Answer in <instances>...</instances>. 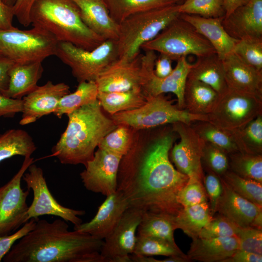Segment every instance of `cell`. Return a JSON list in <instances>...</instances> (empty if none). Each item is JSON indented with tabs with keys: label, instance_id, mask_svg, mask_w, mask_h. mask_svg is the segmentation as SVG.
Returning a JSON list of instances; mask_svg holds the SVG:
<instances>
[{
	"label": "cell",
	"instance_id": "6da1fadb",
	"mask_svg": "<svg viewBox=\"0 0 262 262\" xmlns=\"http://www.w3.org/2000/svg\"><path fill=\"white\" fill-rule=\"evenodd\" d=\"M177 135L172 124L135 130L117 175V190L129 208L174 216L182 208L178 195L189 178L174 167L169 158Z\"/></svg>",
	"mask_w": 262,
	"mask_h": 262
},
{
	"label": "cell",
	"instance_id": "7a4b0ae2",
	"mask_svg": "<svg viewBox=\"0 0 262 262\" xmlns=\"http://www.w3.org/2000/svg\"><path fill=\"white\" fill-rule=\"evenodd\" d=\"M104 240L77 230L63 219L50 222L37 218L34 228L15 243L5 262H104Z\"/></svg>",
	"mask_w": 262,
	"mask_h": 262
},
{
	"label": "cell",
	"instance_id": "3957f363",
	"mask_svg": "<svg viewBox=\"0 0 262 262\" xmlns=\"http://www.w3.org/2000/svg\"><path fill=\"white\" fill-rule=\"evenodd\" d=\"M67 115L66 128L52 147V156L62 164L85 166L104 137L118 125L104 114L98 99Z\"/></svg>",
	"mask_w": 262,
	"mask_h": 262
},
{
	"label": "cell",
	"instance_id": "277c9868",
	"mask_svg": "<svg viewBox=\"0 0 262 262\" xmlns=\"http://www.w3.org/2000/svg\"><path fill=\"white\" fill-rule=\"evenodd\" d=\"M30 18L33 26L49 33L58 42L91 50L105 41L84 23L73 0H35Z\"/></svg>",
	"mask_w": 262,
	"mask_h": 262
},
{
	"label": "cell",
	"instance_id": "5b68a950",
	"mask_svg": "<svg viewBox=\"0 0 262 262\" xmlns=\"http://www.w3.org/2000/svg\"><path fill=\"white\" fill-rule=\"evenodd\" d=\"M179 4L132 15L119 25L116 40L118 58L132 60L140 53L143 45L152 40L180 16Z\"/></svg>",
	"mask_w": 262,
	"mask_h": 262
},
{
	"label": "cell",
	"instance_id": "8992f818",
	"mask_svg": "<svg viewBox=\"0 0 262 262\" xmlns=\"http://www.w3.org/2000/svg\"><path fill=\"white\" fill-rule=\"evenodd\" d=\"M164 94L147 96L140 107L118 112L111 118L117 124L129 126L134 130H145L181 122L191 124L197 121H209L207 115L192 114L173 104Z\"/></svg>",
	"mask_w": 262,
	"mask_h": 262
},
{
	"label": "cell",
	"instance_id": "52a82bcc",
	"mask_svg": "<svg viewBox=\"0 0 262 262\" xmlns=\"http://www.w3.org/2000/svg\"><path fill=\"white\" fill-rule=\"evenodd\" d=\"M141 49L165 54L173 61L188 55L200 57L216 53L210 42L180 16Z\"/></svg>",
	"mask_w": 262,
	"mask_h": 262
},
{
	"label": "cell",
	"instance_id": "ba28073f",
	"mask_svg": "<svg viewBox=\"0 0 262 262\" xmlns=\"http://www.w3.org/2000/svg\"><path fill=\"white\" fill-rule=\"evenodd\" d=\"M58 43L50 33L34 26L0 30V53L16 64L42 62L55 55Z\"/></svg>",
	"mask_w": 262,
	"mask_h": 262
},
{
	"label": "cell",
	"instance_id": "9c48e42d",
	"mask_svg": "<svg viewBox=\"0 0 262 262\" xmlns=\"http://www.w3.org/2000/svg\"><path fill=\"white\" fill-rule=\"evenodd\" d=\"M55 55L70 68L79 82H95L100 74L118 58L116 41L105 40L91 50L69 43L59 42Z\"/></svg>",
	"mask_w": 262,
	"mask_h": 262
},
{
	"label": "cell",
	"instance_id": "30bf717a",
	"mask_svg": "<svg viewBox=\"0 0 262 262\" xmlns=\"http://www.w3.org/2000/svg\"><path fill=\"white\" fill-rule=\"evenodd\" d=\"M157 57L155 51L148 50L130 60L117 58L95 81L98 91L119 92L142 88L149 71L154 68Z\"/></svg>",
	"mask_w": 262,
	"mask_h": 262
},
{
	"label": "cell",
	"instance_id": "8fae6325",
	"mask_svg": "<svg viewBox=\"0 0 262 262\" xmlns=\"http://www.w3.org/2000/svg\"><path fill=\"white\" fill-rule=\"evenodd\" d=\"M262 115V98L228 88L221 96L209 121L228 131L241 129Z\"/></svg>",
	"mask_w": 262,
	"mask_h": 262
},
{
	"label": "cell",
	"instance_id": "7c38bea8",
	"mask_svg": "<svg viewBox=\"0 0 262 262\" xmlns=\"http://www.w3.org/2000/svg\"><path fill=\"white\" fill-rule=\"evenodd\" d=\"M33 158L25 157L18 172L6 184L0 187V236H5L28 221L27 198L30 190L24 191L21 180Z\"/></svg>",
	"mask_w": 262,
	"mask_h": 262
},
{
	"label": "cell",
	"instance_id": "4fadbf2b",
	"mask_svg": "<svg viewBox=\"0 0 262 262\" xmlns=\"http://www.w3.org/2000/svg\"><path fill=\"white\" fill-rule=\"evenodd\" d=\"M25 173L22 179L26 182L28 189L33 192V197L27 212L28 220L38 218L44 215H54L70 222L74 226L82 223L79 216L85 214V211L66 207L54 198L50 193L41 168L32 164Z\"/></svg>",
	"mask_w": 262,
	"mask_h": 262
},
{
	"label": "cell",
	"instance_id": "5bb4252c",
	"mask_svg": "<svg viewBox=\"0 0 262 262\" xmlns=\"http://www.w3.org/2000/svg\"><path fill=\"white\" fill-rule=\"evenodd\" d=\"M180 136L179 143L172 147L171 159L176 169L189 179L202 182L204 172L202 157L205 142L199 137L191 124L181 122L172 124Z\"/></svg>",
	"mask_w": 262,
	"mask_h": 262
},
{
	"label": "cell",
	"instance_id": "9a60e30c",
	"mask_svg": "<svg viewBox=\"0 0 262 262\" xmlns=\"http://www.w3.org/2000/svg\"><path fill=\"white\" fill-rule=\"evenodd\" d=\"M143 212L128 208L111 233L104 239L100 254L104 262H131Z\"/></svg>",
	"mask_w": 262,
	"mask_h": 262
},
{
	"label": "cell",
	"instance_id": "2e32d148",
	"mask_svg": "<svg viewBox=\"0 0 262 262\" xmlns=\"http://www.w3.org/2000/svg\"><path fill=\"white\" fill-rule=\"evenodd\" d=\"M122 156L98 148L80 173L85 188L107 196L117 190V175Z\"/></svg>",
	"mask_w": 262,
	"mask_h": 262
},
{
	"label": "cell",
	"instance_id": "e0dca14e",
	"mask_svg": "<svg viewBox=\"0 0 262 262\" xmlns=\"http://www.w3.org/2000/svg\"><path fill=\"white\" fill-rule=\"evenodd\" d=\"M69 88L64 82L53 83L49 81L38 86L22 98V114L19 124L26 125L53 113L61 98L70 93Z\"/></svg>",
	"mask_w": 262,
	"mask_h": 262
},
{
	"label": "cell",
	"instance_id": "ac0fdd59",
	"mask_svg": "<svg viewBox=\"0 0 262 262\" xmlns=\"http://www.w3.org/2000/svg\"><path fill=\"white\" fill-rule=\"evenodd\" d=\"M128 208L126 199L120 191L116 190L106 196L91 220L74 226V230L104 240L111 233Z\"/></svg>",
	"mask_w": 262,
	"mask_h": 262
},
{
	"label": "cell",
	"instance_id": "d6986e66",
	"mask_svg": "<svg viewBox=\"0 0 262 262\" xmlns=\"http://www.w3.org/2000/svg\"><path fill=\"white\" fill-rule=\"evenodd\" d=\"M223 26L232 37L262 38V0H250L222 20Z\"/></svg>",
	"mask_w": 262,
	"mask_h": 262
},
{
	"label": "cell",
	"instance_id": "ffe728a7",
	"mask_svg": "<svg viewBox=\"0 0 262 262\" xmlns=\"http://www.w3.org/2000/svg\"><path fill=\"white\" fill-rule=\"evenodd\" d=\"M191 66L186 57L177 60L172 72L164 78H159L154 69L148 73L142 89L146 96H155L166 93H172L177 97V105L184 109V94L188 75Z\"/></svg>",
	"mask_w": 262,
	"mask_h": 262
},
{
	"label": "cell",
	"instance_id": "44dd1931",
	"mask_svg": "<svg viewBox=\"0 0 262 262\" xmlns=\"http://www.w3.org/2000/svg\"><path fill=\"white\" fill-rule=\"evenodd\" d=\"M228 88L262 98V71L240 60L232 52L222 60Z\"/></svg>",
	"mask_w": 262,
	"mask_h": 262
},
{
	"label": "cell",
	"instance_id": "7402d4cb",
	"mask_svg": "<svg viewBox=\"0 0 262 262\" xmlns=\"http://www.w3.org/2000/svg\"><path fill=\"white\" fill-rule=\"evenodd\" d=\"M221 179V178H220ZM222 194L216 212L238 227H252L257 215L262 212V207L244 198L233 191L221 179Z\"/></svg>",
	"mask_w": 262,
	"mask_h": 262
},
{
	"label": "cell",
	"instance_id": "603a6c76",
	"mask_svg": "<svg viewBox=\"0 0 262 262\" xmlns=\"http://www.w3.org/2000/svg\"><path fill=\"white\" fill-rule=\"evenodd\" d=\"M180 17L192 25L210 42L221 60L233 51L238 40L230 36L224 29L222 24L224 16L207 18L197 15L181 14Z\"/></svg>",
	"mask_w": 262,
	"mask_h": 262
},
{
	"label": "cell",
	"instance_id": "cb8c5ba5",
	"mask_svg": "<svg viewBox=\"0 0 262 262\" xmlns=\"http://www.w3.org/2000/svg\"><path fill=\"white\" fill-rule=\"evenodd\" d=\"M78 6L86 26L104 40L116 41L119 25L110 15L103 0H73Z\"/></svg>",
	"mask_w": 262,
	"mask_h": 262
},
{
	"label": "cell",
	"instance_id": "d4e9b609",
	"mask_svg": "<svg viewBox=\"0 0 262 262\" xmlns=\"http://www.w3.org/2000/svg\"><path fill=\"white\" fill-rule=\"evenodd\" d=\"M239 249L236 237L192 239L187 256L191 261L223 262Z\"/></svg>",
	"mask_w": 262,
	"mask_h": 262
},
{
	"label": "cell",
	"instance_id": "484cf974",
	"mask_svg": "<svg viewBox=\"0 0 262 262\" xmlns=\"http://www.w3.org/2000/svg\"><path fill=\"white\" fill-rule=\"evenodd\" d=\"M44 71L42 62L14 63L9 71V84L2 94L8 97L22 99L33 91Z\"/></svg>",
	"mask_w": 262,
	"mask_h": 262
},
{
	"label": "cell",
	"instance_id": "4316f807",
	"mask_svg": "<svg viewBox=\"0 0 262 262\" xmlns=\"http://www.w3.org/2000/svg\"><path fill=\"white\" fill-rule=\"evenodd\" d=\"M187 79L200 81L213 88L219 96L228 89L222 60L216 53L197 57L191 64Z\"/></svg>",
	"mask_w": 262,
	"mask_h": 262
},
{
	"label": "cell",
	"instance_id": "83f0119b",
	"mask_svg": "<svg viewBox=\"0 0 262 262\" xmlns=\"http://www.w3.org/2000/svg\"><path fill=\"white\" fill-rule=\"evenodd\" d=\"M219 98V94L209 85L187 79L184 94V109L192 114L207 115L214 109Z\"/></svg>",
	"mask_w": 262,
	"mask_h": 262
},
{
	"label": "cell",
	"instance_id": "f1b7e54d",
	"mask_svg": "<svg viewBox=\"0 0 262 262\" xmlns=\"http://www.w3.org/2000/svg\"><path fill=\"white\" fill-rule=\"evenodd\" d=\"M175 216L163 213L143 212L137 235L158 238L177 245L174 238V231L176 229Z\"/></svg>",
	"mask_w": 262,
	"mask_h": 262
},
{
	"label": "cell",
	"instance_id": "f546056e",
	"mask_svg": "<svg viewBox=\"0 0 262 262\" xmlns=\"http://www.w3.org/2000/svg\"><path fill=\"white\" fill-rule=\"evenodd\" d=\"M97 99L102 108L113 115L140 107L146 102L147 96L140 88L125 91H98Z\"/></svg>",
	"mask_w": 262,
	"mask_h": 262
},
{
	"label": "cell",
	"instance_id": "4dcf8cb0",
	"mask_svg": "<svg viewBox=\"0 0 262 262\" xmlns=\"http://www.w3.org/2000/svg\"><path fill=\"white\" fill-rule=\"evenodd\" d=\"M213 217L208 202L184 207L175 216L176 228L194 239Z\"/></svg>",
	"mask_w": 262,
	"mask_h": 262
},
{
	"label": "cell",
	"instance_id": "1f68e13d",
	"mask_svg": "<svg viewBox=\"0 0 262 262\" xmlns=\"http://www.w3.org/2000/svg\"><path fill=\"white\" fill-rule=\"evenodd\" d=\"M113 20L120 24L129 16L146 11L177 4L178 0H103Z\"/></svg>",
	"mask_w": 262,
	"mask_h": 262
},
{
	"label": "cell",
	"instance_id": "d6a6232c",
	"mask_svg": "<svg viewBox=\"0 0 262 262\" xmlns=\"http://www.w3.org/2000/svg\"><path fill=\"white\" fill-rule=\"evenodd\" d=\"M36 147L31 135L21 129H10L0 135V162L16 155L30 156Z\"/></svg>",
	"mask_w": 262,
	"mask_h": 262
},
{
	"label": "cell",
	"instance_id": "836d02e7",
	"mask_svg": "<svg viewBox=\"0 0 262 262\" xmlns=\"http://www.w3.org/2000/svg\"><path fill=\"white\" fill-rule=\"evenodd\" d=\"M74 92L63 96L58 102L54 115L61 118L82 106L93 102L97 99L98 87L94 81L82 82Z\"/></svg>",
	"mask_w": 262,
	"mask_h": 262
},
{
	"label": "cell",
	"instance_id": "e575fe53",
	"mask_svg": "<svg viewBox=\"0 0 262 262\" xmlns=\"http://www.w3.org/2000/svg\"><path fill=\"white\" fill-rule=\"evenodd\" d=\"M228 132L231 134L239 152L262 154V115L241 129Z\"/></svg>",
	"mask_w": 262,
	"mask_h": 262
},
{
	"label": "cell",
	"instance_id": "d590c367",
	"mask_svg": "<svg viewBox=\"0 0 262 262\" xmlns=\"http://www.w3.org/2000/svg\"><path fill=\"white\" fill-rule=\"evenodd\" d=\"M191 125L199 137L225 151L228 155L239 151L231 134L209 121H197Z\"/></svg>",
	"mask_w": 262,
	"mask_h": 262
},
{
	"label": "cell",
	"instance_id": "8d00e7d4",
	"mask_svg": "<svg viewBox=\"0 0 262 262\" xmlns=\"http://www.w3.org/2000/svg\"><path fill=\"white\" fill-rule=\"evenodd\" d=\"M228 155L230 170L241 177L262 183V154L237 151Z\"/></svg>",
	"mask_w": 262,
	"mask_h": 262
},
{
	"label": "cell",
	"instance_id": "74e56055",
	"mask_svg": "<svg viewBox=\"0 0 262 262\" xmlns=\"http://www.w3.org/2000/svg\"><path fill=\"white\" fill-rule=\"evenodd\" d=\"M220 177L235 193L262 207V183L241 177L229 169Z\"/></svg>",
	"mask_w": 262,
	"mask_h": 262
},
{
	"label": "cell",
	"instance_id": "f35d334b",
	"mask_svg": "<svg viewBox=\"0 0 262 262\" xmlns=\"http://www.w3.org/2000/svg\"><path fill=\"white\" fill-rule=\"evenodd\" d=\"M132 254L146 256L187 257L177 245L158 238L137 235Z\"/></svg>",
	"mask_w": 262,
	"mask_h": 262
},
{
	"label": "cell",
	"instance_id": "ab89813d",
	"mask_svg": "<svg viewBox=\"0 0 262 262\" xmlns=\"http://www.w3.org/2000/svg\"><path fill=\"white\" fill-rule=\"evenodd\" d=\"M135 130L123 124H119L105 135L98 148L123 156L131 147Z\"/></svg>",
	"mask_w": 262,
	"mask_h": 262
},
{
	"label": "cell",
	"instance_id": "60d3db41",
	"mask_svg": "<svg viewBox=\"0 0 262 262\" xmlns=\"http://www.w3.org/2000/svg\"><path fill=\"white\" fill-rule=\"evenodd\" d=\"M232 52L246 64L262 71V38L238 40Z\"/></svg>",
	"mask_w": 262,
	"mask_h": 262
},
{
	"label": "cell",
	"instance_id": "b9f144b4",
	"mask_svg": "<svg viewBox=\"0 0 262 262\" xmlns=\"http://www.w3.org/2000/svg\"><path fill=\"white\" fill-rule=\"evenodd\" d=\"M179 13L207 18L225 16L223 0H185L179 4Z\"/></svg>",
	"mask_w": 262,
	"mask_h": 262
},
{
	"label": "cell",
	"instance_id": "7bdbcfd3",
	"mask_svg": "<svg viewBox=\"0 0 262 262\" xmlns=\"http://www.w3.org/2000/svg\"><path fill=\"white\" fill-rule=\"evenodd\" d=\"M202 163L207 170L213 172L219 177L229 170L228 154L209 143L205 142L202 157Z\"/></svg>",
	"mask_w": 262,
	"mask_h": 262
},
{
	"label": "cell",
	"instance_id": "ee69618b",
	"mask_svg": "<svg viewBox=\"0 0 262 262\" xmlns=\"http://www.w3.org/2000/svg\"><path fill=\"white\" fill-rule=\"evenodd\" d=\"M238 227L219 214L213 219L202 229L199 237L220 238L236 237Z\"/></svg>",
	"mask_w": 262,
	"mask_h": 262
},
{
	"label": "cell",
	"instance_id": "f6af8a7d",
	"mask_svg": "<svg viewBox=\"0 0 262 262\" xmlns=\"http://www.w3.org/2000/svg\"><path fill=\"white\" fill-rule=\"evenodd\" d=\"M178 201L182 207L208 202L203 182L189 179L186 184L179 192Z\"/></svg>",
	"mask_w": 262,
	"mask_h": 262
},
{
	"label": "cell",
	"instance_id": "bcb514c9",
	"mask_svg": "<svg viewBox=\"0 0 262 262\" xmlns=\"http://www.w3.org/2000/svg\"><path fill=\"white\" fill-rule=\"evenodd\" d=\"M237 238L239 249L262 255V229L239 227Z\"/></svg>",
	"mask_w": 262,
	"mask_h": 262
},
{
	"label": "cell",
	"instance_id": "7dc6e473",
	"mask_svg": "<svg viewBox=\"0 0 262 262\" xmlns=\"http://www.w3.org/2000/svg\"><path fill=\"white\" fill-rule=\"evenodd\" d=\"M202 182L210 200L209 205L211 213L213 216L216 213L217 205L223 192L222 181L219 176L208 170L207 173L204 175Z\"/></svg>",
	"mask_w": 262,
	"mask_h": 262
},
{
	"label": "cell",
	"instance_id": "c3c4849f",
	"mask_svg": "<svg viewBox=\"0 0 262 262\" xmlns=\"http://www.w3.org/2000/svg\"><path fill=\"white\" fill-rule=\"evenodd\" d=\"M36 219L31 218L25 223L21 228L14 233L0 236V262L11 249L13 246L23 236L30 231L34 227Z\"/></svg>",
	"mask_w": 262,
	"mask_h": 262
},
{
	"label": "cell",
	"instance_id": "681fc988",
	"mask_svg": "<svg viewBox=\"0 0 262 262\" xmlns=\"http://www.w3.org/2000/svg\"><path fill=\"white\" fill-rule=\"evenodd\" d=\"M22 99L13 98L0 93V117H12L22 110Z\"/></svg>",
	"mask_w": 262,
	"mask_h": 262
},
{
	"label": "cell",
	"instance_id": "f907efd6",
	"mask_svg": "<svg viewBox=\"0 0 262 262\" xmlns=\"http://www.w3.org/2000/svg\"><path fill=\"white\" fill-rule=\"evenodd\" d=\"M35 0H16L13 6L14 16L24 27L31 24L30 13Z\"/></svg>",
	"mask_w": 262,
	"mask_h": 262
},
{
	"label": "cell",
	"instance_id": "816d5d0a",
	"mask_svg": "<svg viewBox=\"0 0 262 262\" xmlns=\"http://www.w3.org/2000/svg\"><path fill=\"white\" fill-rule=\"evenodd\" d=\"M173 60L167 55L160 53L155 60L154 73L159 78H164L168 76L173 71L172 62Z\"/></svg>",
	"mask_w": 262,
	"mask_h": 262
},
{
	"label": "cell",
	"instance_id": "f5cc1de1",
	"mask_svg": "<svg viewBox=\"0 0 262 262\" xmlns=\"http://www.w3.org/2000/svg\"><path fill=\"white\" fill-rule=\"evenodd\" d=\"M14 64L11 59L0 53V93L3 94L9 84V71Z\"/></svg>",
	"mask_w": 262,
	"mask_h": 262
},
{
	"label": "cell",
	"instance_id": "db71d44e",
	"mask_svg": "<svg viewBox=\"0 0 262 262\" xmlns=\"http://www.w3.org/2000/svg\"><path fill=\"white\" fill-rule=\"evenodd\" d=\"M14 17L13 7L7 5L4 0H0V30L13 28Z\"/></svg>",
	"mask_w": 262,
	"mask_h": 262
},
{
	"label": "cell",
	"instance_id": "11a10c76",
	"mask_svg": "<svg viewBox=\"0 0 262 262\" xmlns=\"http://www.w3.org/2000/svg\"><path fill=\"white\" fill-rule=\"evenodd\" d=\"M262 255L237 249L223 262H262Z\"/></svg>",
	"mask_w": 262,
	"mask_h": 262
},
{
	"label": "cell",
	"instance_id": "9f6ffc18",
	"mask_svg": "<svg viewBox=\"0 0 262 262\" xmlns=\"http://www.w3.org/2000/svg\"><path fill=\"white\" fill-rule=\"evenodd\" d=\"M250 0H223L224 17H227L235 10L246 4Z\"/></svg>",
	"mask_w": 262,
	"mask_h": 262
},
{
	"label": "cell",
	"instance_id": "6f0895ef",
	"mask_svg": "<svg viewBox=\"0 0 262 262\" xmlns=\"http://www.w3.org/2000/svg\"><path fill=\"white\" fill-rule=\"evenodd\" d=\"M5 2L10 6H13L16 0H4Z\"/></svg>",
	"mask_w": 262,
	"mask_h": 262
},
{
	"label": "cell",
	"instance_id": "680465c9",
	"mask_svg": "<svg viewBox=\"0 0 262 262\" xmlns=\"http://www.w3.org/2000/svg\"><path fill=\"white\" fill-rule=\"evenodd\" d=\"M180 0H178V2ZM182 0V2H183L184 0ZM182 2H181V3H182Z\"/></svg>",
	"mask_w": 262,
	"mask_h": 262
}]
</instances>
